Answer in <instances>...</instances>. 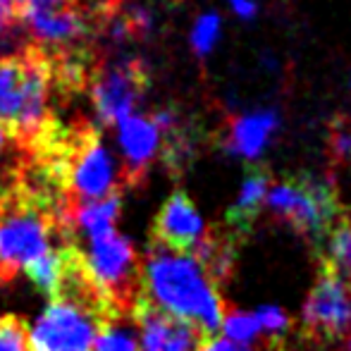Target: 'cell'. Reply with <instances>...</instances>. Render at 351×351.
Returning <instances> with one entry per match:
<instances>
[{"label":"cell","mask_w":351,"mask_h":351,"mask_svg":"<svg viewBox=\"0 0 351 351\" xmlns=\"http://www.w3.org/2000/svg\"><path fill=\"white\" fill-rule=\"evenodd\" d=\"M117 148L120 156L125 160V182L127 184H139L146 175V170L151 167V162L158 158L162 148V134L156 127V122L146 115H134L125 117L122 122H117Z\"/></svg>","instance_id":"8fae6325"},{"label":"cell","mask_w":351,"mask_h":351,"mask_svg":"<svg viewBox=\"0 0 351 351\" xmlns=\"http://www.w3.org/2000/svg\"><path fill=\"white\" fill-rule=\"evenodd\" d=\"M22 27L29 38L46 43V46H74L88 34V24L79 10H22Z\"/></svg>","instance_id":"4fadbf2b"},{"label":"cell","mask_w":351,"mask_h":351,"mask_svg":"<svg viewBox=\"0 0 351 351\" xmlns=\"http://www.w3.org/2000/svg\"><path fill=\"white\" fill-rule=\"evenodd\" d=\"M79 254L112 311L122 318H132V311L141 299L143 273V261L134 244L112 230L86 239V249H79Z\"/></svg>","instance_id":"5b68a950"},{"label":"cell","mask_w":351,"mask_h":351,"mask_svg":"<svg viewBox=\"0 0 351 351\" xmlns=\"http://www.w3.org/2000/svg\"><path fill=\"white\" fill-rule=\"evenodd\" d=\"M103 323L86 308L51 299L27 335L29 351H93Z\"/></svg>","instance_id":"8992f818"},{"label":"cell","mask_w":351,"mask_h":351,"mask_svg":"<svg viewBox=\"0 0 351 351\" xmlns=\"http://www.w3.org/2000/svg\"><path fill=\"white\" fill-rule=\"evenodd\" d=\"M8 143H10V134L5 127H0V158H3V153L8 151Z\"/></svg>","instance_id":"f1b7e54d"},{"label":"cell","mask_w":351,"mask_h":351,"mask_svg":"<svg viewBox=\"0 0 351 351\" xmlns=\"http://www.w3.org/2000/svg\"><path fill=\"white\" fill-rule=\"evenodd\" d=\"M206 234L208 232H206V225L196 210L194 201L186 196V191L175 189L156 215L151 230V244L175 251V254L194 256Z\"/></svg>","instance_id":"9c48e42d"},{"label":"cell","mask_w":351,"mask_h":351,"mask_svg":"<svg viewBox=\"0 0 351 351\" xmlns=\"http://www.w3.org/2000/svg\"><path fill=\"white\" fill-rule=\"evenodd\" d=\"M62 246L67 244L56 206L22 186L0 194V285L14 282L32 263Z\"/></svg>","instance_id":"7a4b0ae2"},{"label":"cell","mask_w":351,"mask_h":351,"mask_svg":"<svg viewBox=\"0 0 351 351\" xmlns=\"http://www.w3.org/2000/svg\"><path fill=\"white\" fill-rule=\"evenodd\" d=\"M351 328V289L335 273L320 265L301 313V337L315 344H330Z\"/></svg>","instance_id":"52a82bcc"},{"label":"cell","mask_w":351,"mask_h":351,"mask_svg":"<svg viewBox=\"0 0 351 351\" xmlns=\"http://www.w3.org/2000/svg\"><path fill=\"white\" fill-rule=\"evenodd\" d=\"M199 351H251L249 347H241L234 344L230 339H220V337H206Z\"/></svg>","instance_id":"d4e9b609"},{"label":"cell","mask_w":351,"mask_h":351,"mask_svg":"<svg viewBox=\"0 0 351 351\" xmlns=\"http://www.w3.org/2000/svg\"><path fill=\"white\" fill-rule=\"evenodd\" d=\"M14 8H17V0H0V24L12 22Z\"/></svg>","instance_id":"4316f807"},{"label":"cell","mask_w":351,"mask_h":351,"mask_svg":"<svg viewBox=\"0 0 351 351\" xmlns=\"http://www.w3.org/2000/svg\"><path fill=\"white\" fill-rule=\"evenodd\" d=\"M132 323L139 330V351H199L206 339L199 328L156 308L143 296L132 311Z\"/></svg>","instance_id":"30bf717a"},{"label":"cell","mask_w":351,"mask_h":351,"mask_svg":"<svg viewBox=\"0 0 351 351\" xmlns=\"http://www.w3.org/2000/svg\"><path fill=\"white\" fill-rule=\"evenodd\" d=\"M265 351H289V349H287V342H285V337H282V339H270Z\"/></svg>","instance_id":"83f0119b"},{"label":"cell","mask_w":351,"mask_h":351,"mask_svg":"<svg viewBox=\"0 0 351 351\" xmlns=\"http://www.w3.org/2000/svg\"><path fill=\"white\" fill-rule=\"evenodd\" d=\"M220 328L230 337V342L241 344V347L254 342V337L261 332L258 320H256L254 313H241V311L234 308H225V318H222Z\"/></svg>","instance_id":"e0dca14e"},{"label":"cell","mask_w":351,"mask_h":351,"mask_svg":"<svg viewBox=\"0 0 351 351\" xmlns=\"http://www.w3.org/2000/svg\"><path fill=\"white\" fill-rule=\"evenodd\" d=\"M347 351H351V337H349V342H347Z\"/></svg>","instance_id":"f546056e"},{"label":"cell","mask_w":351,"mask_h":351,"mask_svg":"<svg viewBox=\"0 0 351 351\" xmlns=\"http://www.w3.org/2000/svg\"><path fill=\"white\" fill-rule=\"evenodd\" d=\"M146 91L141 62L115 60L96 72L91 82V103L101 125H117L134 115Z\"/></svg>","instance_id":"ba28073f"},{"label":"cell","mask_w":351,"mask_h":351,"mask_svg":"<svg viewBox=\"0 0 351 351\" xmlns=\"http://www.w3.org/2000/svg\"><path fill=\"white\" fill-rule=\"evenodd\" d=\"M74 0H17L22 10H60L72 8Z\"/></svg>","instance_id":"cb8c5ba5"},{"label":"cell","mask_w":351,"mask_h":351,"mask_svg":"<svg viewBox=\"0 0 351 351\" xmlns=\"http://www.w3.org/2000/svg\"><path fill=\"white\" fill-rule=\"evenodd\" d=\"M141 296L156 308L199 328L206 337H213L225 318V301L204 268L191 256L153 244L143 263Z\"/></svg>","instance_id":"6da1fadb"},{"label":"cell","mask_w":351,"mask_h":351,"mask_svg":"<svg viewBox=\"0 0 351 351\" xmlns=\"http://www.w3.org/2000/svg\"><path fill=\"white\" fill-rule=\"evenodd\" d=\"M230 8L239 19H254L256 12H258V3L256 0H230Z\"/></svg>","instance_id":"484cf974"},{"label":"cell","mask_w":351,"mask_h":351,"mask_svg":"<svg viewBox=\"0 0 351 351\" xmlns=\"http://www.w3.org/2000/svg\"><path fill=\"white\" fill-rule=\"evenodd\" d=\"M280 130V112L273 108H261V110L239 115L227 125L222 136V148L232 156L254 160L268 148L273 136Z\"/></svg>","instance_id":"7c38bea8"},{"label":"cell","mask_w":351,"mask_h":351,"mask_svg":"<svg viewBox=\"0 0 351 351\" xmlns=\"http://www.w3.org/2000/svg\"><path fill=\"white\" fill-rule=\"evenodd\" d=\"M51 67L41 56L0 62V127L19 136L38 134L48 120Z\"/></svg>","instance_id":"277c9868"},{"label":"cell","mask_w":351,"mask_h":351,"mask_svg":"<svg viewBox=\"0 0 351 351\" xmlns=\"http://www.w3.org/2000/svg\"><path fill=\"white\" fill-rule=\"evenodd\" d=\"M29 53V34L24 32L22 22L12 19V22L0 24V62L14 60Z\"/></svg>","instance_id":"d6986e66"},{"label":"cell","mask_w":351,"mask_h":351,"mask_svg":"<svg viewBox=\"0 0 351 351\" xmlns=\"http://www.w3.org/2000/svg\"><path fill=\"white\" fill-rule=\"evenodd\" d=\"M265 201L270 210L294 227L311 246L318 249V254L335 227L349 217L332 182L313 172L285 175L270 186Z\"/></svg>","instance_id":"3957f363"},{"label":"cell","mask_w":351,"mask_h":351,"mask_svg":"<svg viewBox=\"0 0 351 351\" xmlns=\"http://www.w3.org/2000/svg\"><path fill=\"white\" fill-rule=\"evenodd\" d=\"M270 186H273V175L268 167L258 165V162H249L239 196L225 213V225L232 232V239H239L246 232L254 230Z\"/></svg>","instance_id":"5bb4252c"},{"label":"cell","mask_w":351,"mask_h":351,"mask_svg":"<svg viewBox=\"0 0 351 351\" xmlns=\"http://www.w3.org/2000/svg\"><path fill=\"white\" fill-rule=\"evenodd\" d=\"M27 323L19 315H0V351H29Z\"/></svg>","instance_id":"ffe728a7"},{"label":"cell","mask_w":351,"mask_h":351,"mask_svg":"<svg viewBox=\"0 0 351 351\" xmlns=\"http://www.w3.org/2000/svg\"><path fill=\"white\" fill-rule=\"evenodd\" d=\"M122 14H125L127 22H130L134 36H148V34L153 32V27H156V17H153V12L143 3L127 5V10H122Z\"/></svg>","instance_id":"603a6c76"},{"label":"cell","mask_w":351,"mask_h":351,"mask_svg":"<svg viewBox=\"0 0 351 351\" xmlns=\"http://www.w3.org/2000/svg\"><path fill=\"white\" fill-rule=\"evenodd\" d=\"M93 351H139V339L132 330V318L110 320L98 330Z\"/></svg>","instance_id":"9a60e30c"},{"label":"cell","mask_w":351,"mask_h":351,"mask_svg":"<svg viewBox=\"0 0 351 351\" xmlns=\"http://www.w3.org/2000/svg\"><path fill=\"white\" fill-rule=\"evenodd\" d=\"M330 139V153L335 160L339 162H351V117L337 115L330 125L328 132Z\"/></svg>","instance_id":"44dd1931"},{"label":"cell","mask_w":351,"mask_h":351,"mask_svg":"<svg viewBox=\"0 0 351 351\" xmlns=\"http://www.w3.org/2000/svg\"><path fill=\"white\" fill-rule=\"evenodd\" d=\"M254 315H256V320H258V328L265 330V332L270 335V339H282L291 325L289 315L282 308H278V306H261Z\"/></svg>","instance_id":"7402d4cb"},{"label":"cell","mask_w":351,"mask_h":351,"mask_svg":"<svg viewBox=\"0 0 351 351\" xmlns=\"http://www.w3.org/2000/svg\"><path fill=\"white\" fill-rule=\"evenodd\" d=\"M220 32H222V19L217 12H204L196 17L194 27H191L189 34V43L194 48V53L199 58H206L213 53V48L220 41Z\"/></svg>","instance_id":"2e32d148"},{"label":"cell","mask_w":351,"mask_h":351,"mask_svg":"<svg viewBox=\"0 0 351 351\" xmlns=\"http://www.w3.org/2000/svg\"><path fill=\"white\" fill-rule=\"evenodd\" d=\"M24 273L29 275V280L34 282L36 289H41L46 296H53L56 285H58V273H60V249L43 256L36 263H32Z\"/></svg>","instance_id":"ac0fdd59"}]
</instances>
